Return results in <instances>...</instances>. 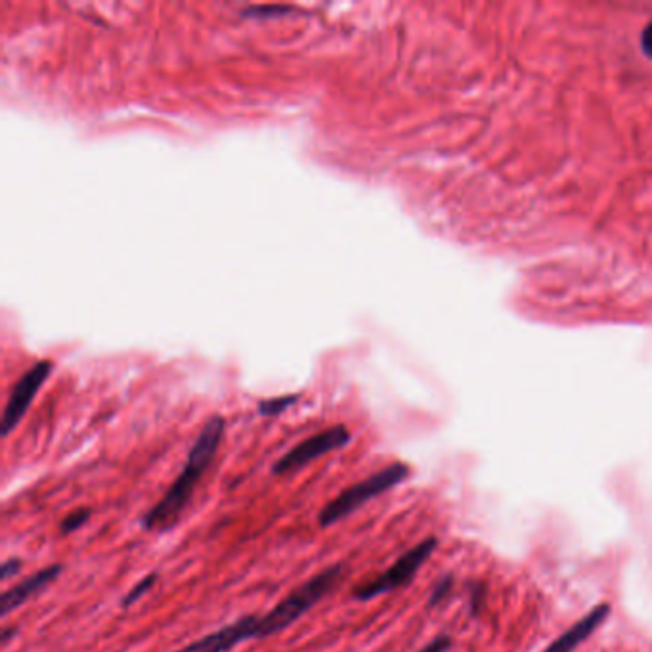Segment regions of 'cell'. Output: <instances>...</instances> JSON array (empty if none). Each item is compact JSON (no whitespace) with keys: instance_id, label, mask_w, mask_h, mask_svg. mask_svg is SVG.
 <instances>
[{"instance_id":"1","label":"cell","mask_w":652,"mask_h":652,"mask_svg":"<svg viewBox=\"0 0 652 652\" xmlns=\"http://www.w3.org/2000/svg\"><path fill=\"white\" fill-rule=\"evenodd\" d=\"M224 429H226V423L220 416H213L207 421L191 446L181 475L175 478V482L168 488L165 496L153 508L148 509L144 516L140 519L142 531L161 534V532L173 531L176 524L181 523L184 511L188 509L191 498L196 493V488L203 480L211 463L219 454Z\"/></svg>"},{"instance_id":"2","label":"cell","mask_w":652,"mask_h":652,"mask_svg":"<svg viewBox=\"0 0 652 652\" xmlns=\"http://www.w3.org/2000/svg\"><path fill=\"white\" fill-rule=\"evenodd\" d=\"M342 578H345V567L341 562H337L327 569L319 570L316 577H312L311 580L299 585L272 610L260 615L258 618L260 639L270 638L280 631L288 630L289 626H293L301 616L306 615L314 605H318L319 601L334 592L335 587L341 584Z\"/></svg>"},{"instance_id":"3","label":"cell","mask_w":652,"mask_h":652,"mask_svg":"<svg viewBox=\"0 0 652 652\" xmlns=\"http://www.w3.org/2000/svg\"><path fill=\"white\" fill-rule=\"evenodd\" d=\"M410 477V465L395 462L387 465L385 469L377 470L364 480H360L357 485L345 488L341 493H337L334 500L326 503L319 511V528H329L334 524L341 523L347 516L357 513L358 509L364 508L368 501L380 498L388 490L403 485L404 480H408Z\"/></svg>"},{"instance_id":"4","label":"cell","mask_w":652,"mask_h":652,"mask_svg":"<svg viewBox=\"0 0 652 652\" xmlns=\"http://www.w3.org/2000/svg\"><path fill=\"white\" fill-rule=\"evenodd\" d=\"M436 546H439L436 538H426L423 542H419L418 546L411 547L410 551H406L383 574L373 578L370 582L357 585L354 592H352V599L358 601V603H365V601L375 599V597L387 595V593L396 592V590H403L416 578L419 569L429 561V557L434 554Z\"/></svg>"},{"instance_id":"5","label":"cell","mask_w":652,"mask_h":652,"mask_svg":"<svg viewBox=\"0 0 652 652\" xmlns=\"http://www.w3.org/2000/svg\"><path fill=\"white\" fill-rule=\"evenodd\" d=\"M350 440H352V434L347 427H329L326 431L316 433L311 439L296 444L295 447H291L288 454L281 455L280 459L272 465V475L276 477L293 475L296 470L304 469L306 465L319 459L322 455L331 454L341 447L349 446Z\"/></svg>"},{"instance_id":"6","label":"cell","mask_w":652,"mask_h":652,"mask_svg":"<svg viewBox=\"0 0 652 652\" xmlns=\"http://www.w3.org/2000/svg\"><path fill=\"white\" fill-rule=\"evenodd\" d=\"M54 364L50 360H40L31 370L23 373L22 380L15 383L12 393L8 396L7 408L2 414V436H10L20 421L25 418L31 403L35 400L45 381L50 377Z\"/></svg>"},{"instance_id":"7","label":"cell","mask_w":652,"mask_h":652,"mask_svg":"<svg viewBox=\"0 0 652 652\" xmlns=\"http://www.w3.org/2000/svg\"><path fill=\"white\" fill-rule=\"evenodd\" d=\"M258 618L260 615H247L237 618L234 624H228L220 630L211 631L190 645L184 647L178 652H230L234 647L242 645L251 639H260L258 636Z\"/></svg>"},{"instance_id":"8","label":"cell","mask_w":652,"mask_h":652,"mask_svg":"<svg viewBox=\"0 0 652 652\" xmlns=\"http://www.w3.org/2000/svg\"><path fill=\"white\" fill-rule=\"evenodd\" d=\"M61 564H48L45 569L37 570L35 574L22 580L20 584L12 585L10 590L0 595V615L8 616L18 608L23 607L27 601L45 592L48 585L60 578Z\"/></svg>"},{"instance_id":"9","label":"cell","mask_w":652,"mask_h":652,"mask_svg":"<svg viewBox=\"0 0 652 652\" xmlns=\"http://www.w3.org/2000/svg\"><path fill=\"white\" fill-rule=\"evenodd\" d=\"M608 616H610V605L608 603H601L593 610H590L584 618H580L572 628H569L559 638L555 639L554 643L547 647L544 652L577 651L578 647L592 638L593 633L599 630L603 624L607 622Z\"/></svg>"},{"instance_id":"10","label":"cell","mask_w":652,"mask_h":652,"mask_svg":"<svg viewBox=\"0 0 652 652\" xmlns=\"http://www.w3.org/2000/svg\"><path fill=\"white\" fill-rule=\"evenodd\" d=\"M158 580H160V574L158 572H150L138 584L132 585V590H129V593L121 599V608H130L132 605H137L138 601L144 599L145 595L155 587Z\"/></svg>"},{"instance_id":"11","label":"cell","mask_w":652,"mask_h":652,"mask_svg":"<svg viewBox=\"0 0 652 652\" xmlns=\"http://www.w3.org/2000/svg\"><path fill=\"white\" fill-rule=\"evenodd\" d=\"M299 400V395H286V396H278V398H268V400H263V403L258 404V414L263 416V418H276V416H281L283 411L291 408L293 404Z\"/></svg>"},{"instance_id":"12","label":"cell","mask_w":652,"mask_h":652,"mask_svg":"<svg viewBox=\"0 0 652 652\" xmlns=\"http://www.w3.org/2000/svg\"><path fill=\"white\" fill-rule=\"evenodd\" d=\"M91 508H79L75 509V511H71V513L66 515V519L60 523L61 536H69V534H73V532L79 531V528H83L84 524L91 521Z\"/></svg>"},{"instance_id":"13","label":"cell","mask_w":652,"mask_h":652,"mask_svg":"<svg viewBox=\"0 0 652 652\" xmlns=\"http://www.w3.org/2000/svg\"><path fill=\"white\" fill-rule=\"evenodd\" d=\"M293 10H295L293 7H276V4L251 7L243 10V18H278V14H289Z\"/></svg>"},{"instance_id":"14","label":"cell","mask_w":652,"mask_h":652,"mask_svg":"<svg viewBox=\"0 0 652 652\" xmlns=\"http://www.w3.org/2000/svg\"><path fill=\"white\" fill-rule=\"evenodd\" d=\"M452 585H454V578H440L439 582H436V585L433 587L431 597H429V607H439L440 603L446 599L447 595L452 593Z\"/></svg>"},{"instance_id":"15","label":"cell","mask_w":652,"mask_h":652,"mask_svg":"<svg viewBox=\"0 0 652 652\" xmlns=\"http://www.w3.org/2000/svg\"><path fill=\"white\" fill-rule=\"evenodd\" d=\"M22 569V559H18V557H10V559H7V561L2 562V567H0V580H2V582H8L10 578H14L15 574H20V570Z\"/></svg>"},{"instance_id":"16","label":"cell","mask_w":652,"mask_h":652,"mask_svg":"<svg viewBox=\"0 0 652 652\" xmlns=\"http://www.w3.org/2000/svg\"><path fill=\"white\" fill-rule=\"evenodd\" d=\"M450 647H452V639L447 638V636H439L431 643H427L419 652H447L450 651Z\"/></svg>"},{"instance_id":"17","label":"cell","mask_w":652,"mask_h":652,"mask_svg":"<svg viewBox=\"0 0 652 652\" xmlns=\"http://www.w3.org/2000/svg\"><path fill=\"white\" fill-rule=\"evenodd\" d=\"M641 45H643V50H645L647 56L652 58V23H649V25L645 27V31H643Z\"/></svg>"},{"instance_id":"18","label":"cell","mask_w":652,"mask_h":652,"mask_svg":"<svg viewBox=\"0 0 652 652\" xmlns=\"http://www.w3.org/2000/svg\"><path fill=\"white\" fill-rule=\"evenodd\" d=\"M15 633H18V630H15V628H4V630H2V633H0V643L7 647L8 643H10V641H12V639L15 638Z\"/></svg>"}]
</instances>
